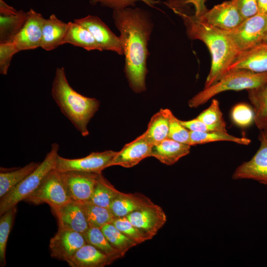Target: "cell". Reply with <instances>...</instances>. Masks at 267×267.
<instances>
[{
	"instance_id": "cell-1",
	"label": "cell",
	"mask_w": 267,
	"mask_h": 267,
	"mask_svg": "<svg viewBox=\"0 0 267 267\" xmlns=\"http://www.w3.org/2000/svg\"><path fill=\"white\" fill-rule=\"evenodd\" d=\"M113 19L120 33L119 38L125 55V72L129 86L135 92L143 91L152 23L147 13L137 8L114 10Z\"/></svg>"
},
{
	"instance_id": "cell-2",
	"label": "cell",
	"mask_w": 267,
	"mask_h": 267,
	"mask_svg": "<svg viewBox=\"0 0 267 267\" xmlns=\"http://www.w3.org/2000/svg\"><path fill=\"white\" fill-rule=\"evenodd\" d=\"M170 7L183 19L189 37L202 41L210 50L211 67L204 87L208 88L228 71L239 52L223 30L208 24L194 14L189 15L178 8Z\"/></svg>"
},
{
	"instance_id": "cell-3",
	"label": "cell",
	"mask_w": 267,
	"mask_h": 267,
	"mask_svg": "<svg viewBox=\"0 0 267 267\" xmlns=\"http://www.w3.org/2000/svg\"><path fill=\"white\" fill-rule=\"evenodd\" d=\"M52 98L62 114L83 136L89 134L88 125L97 111L99 101L85 96L73 89L68 83L63 67L56 68L51 91Z\"/></svg>"
},
{
	"instance_id": "cell-4",
	"label": "cell",
	"mask_w": 267,
	"mask_h": 267,
	"mask_svg": "<svg viewBox=\"0 0 267 267\" xmlns=\"http://www.w3.org/2000/svg\"><path fill=\"white\" fill-rule=\"evenodd\" d=\"M267 83V72L257 73L244 69L228 71L217 82L204 88L191 98L188 105L196 108L223 91L256 89Z\"/></svg>"
},
{
	"instance_id": "cell-5",
	"label": "cell",
	"mask_w": 267,
	"mask_h": 267,
	"mask_svg": "<svg viewBox=\"0 0 267 267\" xmlns=\"http://www.w3.org/2000/svg\"><path fill=\"white\" fill-rule=\"evenodd\" d=\"M59 145L53 143L50 150L37 168L20 183L0 199V215L16 206L35 192L53 170L56 169Z\"/></svg>"
},
{
	"instance_id": "cell-6",
	"label": "cell",
	"mask_w": 267,
	"mask_h": 267,
	"mask_svg": "<svg viewBox=\"0 0 267 267\" xmlns=\"http://www.w3.org/2000/svg\"><path fill=\"white\" fill-rule=\"evenodd\" d=\"M72 200L67 191L61 172L51 171L41 185L24 201L32 204H47L51 210L58 208Z\"/></svg>"
},
{
	"instance_id": "cell-7",
	"label": "cell",
	"mask_w": 267,
	"mask_h": 267,
	"mask_svg": "<svg viewBox=\"0 0 267 267\" xmlns=\"http://www.w3.org/2000/svg\"><path fill=\"white\" fill-rule=\"evenodd\" d=\"M267 30V14L258 13L234 29L223 31L239 52L262 43Z\"/></svg>"
},
{
	"instance_id": "cell-8",
	"label": "cell",
	"mask_w": 267,
	"mask_h": 267,
	"mask_svg": "<svg viewBox=\"0 0 267 267\" xmlns=\"http://www.w3.org/2000/svg\"><path fill=\"white\" fill-rule=\"evenodd\" d=\"M117 152L111 150L93 152L86 157L77 159L65 158L58 155L55 169L60 172L76 171L100 174L109 167Z\"/></svg>"
},
{
	"instance_id": "cell-9",
	"label": "cell",
	"mask_w": 267,
	"mask_h": 267,
	"mask_svg": "<svg viewBox=\"0 0 267 267\" xmlns=\"http://www.w3.org/2000/svg\"><path fill=\"white\" fill-rule=\"evenodd\" d=\"M259 138V149L249 161L236 168L232 176L233 179H252L267 185V138L262 131Z\"/></svg>"
},
{
	"instance_id": "cell-10",
	"label": "cell",
	"mask_w": 267,
	"mask_h": 267,
	"mask_svg": "<svg viewBox=\"0 0 267 267\" xmlns=\"http://www.w3.org/2000/svg\"><path fill=\"white\" fill-rule=\"evenodd\" d=\"M126 217L149 240L167 221V216L163 209L155 204L133 212Z\"/></svg>"
},
{
	"instance_id": "cell-11",
	"label": "cell",
	"mask_w": 267,
	"mask_h": 267,
	"mask_svg": "<svg viewBox=\"0 0 267 267\" xmlns=\"http://www.w3.org/2000/svg\"><path fill=\"white\" fill-rule=\"evenodd\" d=\"M44 19L33 9L27 11L25 22L13 41L19 51L41 47Z\"/></svg>"
},
{
	"instance_id": "cell-12",
	"label": "cell",
	"mask_w": 267,
	"mask_h": 267,
	"mask_svg": "<svg viewBox=\"0 0 267 267\" xmlns=\"http://www.w3.org/2000/svg\"><path fill=\"white\" fill-rule=\"evenodd\" d=\"M61 173L71 199L81 203L89 201L99 174L76 171Z\"/></svg>"
},
{
	"instance_id": "cell-13",
	"label": "cell",
	"mask_w": 267,
	"mask_h": 267,
	"mask_svg": "<svg viewBox=\"0 0 267 267\" xmlns=\"http://www.w3.org/2000/svg\"><path fill=\"white\" fill-rule=\"evenodd\" d=\"M74 21L89 31L102 50H110L120 55L124 54L119 38L98 17L89 15L74 19Z\"/></svg>"
},
{
	"instance_id": "cell-14",
	"label": "cell",
	"mask_w": 267,
	"mask_h": 267,
	"mask_svg": "<svg viewBox=\"0 0 267 267\" xmlns=\"http://www.w3.org/2000/svg\"><path fill=\"white\" fill-rule=\"evenodd\" d=\"M197 17L208 24L223 30L234 29L244 20L232 0L216 5Z\"/></svg>"
},
{
	"instance_id": "cell-15",
	"label": "cell",
	"mask_w": 267,
	"mask_h": 267,
	"mask_svg": "<svg viewBox=\"0 0 267 267\" xmlns=\"http://www.w3.org/2000/svg\"><path fill=\"white\" fill-rule=\"evenodd\" d=\"M87 242L82 233L74 230L58 228L49 242L52 257L67 262Z\"/></svg>"
},
{
	"instance_id": "cell-16",
	"label": "cell",
	"mask_w": 267,
	"mask_h": 267,
	"mask_svg": "<svg viewBox=\"0 0 267 267\" xmlns=\"http://www.w3.org/2000/svg\"><path fill=\"white\" fill-rule=\"evenodd\" d=\"M143 134L133 141L126 144L111 162L109 167L120 166L131 168L138 164L144 159L151 157L152 147Z\"/></svg>"
},
{
	"instance_id": "cell-17",
	"label": "cell",
	"mask_w": 267,
	"mask_h": 267,
	"mask_svg": "<svg viewBox=\"0 0 267 267\" xmlns=\"http://www.w3.org/2000/svg\"><path fill=\"white\" fill-rule=\"evenodd\" d=\"M51 211L57 219L58 228L70 229L83 234L89 228L81 203L71 200Z\"/></svg>"
},
{
	"instance_id": "cell-18",
	"label": "cell",
	"mask_w": 267,
	"mask_h": 267,
	"mask_svg": "<svg viewBox=\"0 0 267 267\" xmlns=\"http://www.w3.org/2000/svg\"><path fill=\"white\" fill-rule=\"evenodd\" d=\"M27 12L16 10L3 0H0V43L13 41L23 26Z\"/></svg>"
},
{
	"instance_id": "cell-19",
	"label": "cell",
	"mask_w": 267,
	"mask_h": 267,
	"mask_svg": "<svg viewBox=\"0 0 267 267\" xmlns=\"http://www.w3.org/2000/svg\"><path fill=\"white\" fill-rule=\"evenodd\" d=\"M237 69L257 73L267 72V43L262 42L239 52L228 71Z\"/></svg>"
},
{
	"instance_id": "cell-20",
	"label": "cell",
	"mask_w": 267,
	"mask_h": 267,
	"mask_svg": "<svg viewBox=\"0 0 267 267\" xmlns=\"http://www.w3.org/2000/svg\"><path fill=\"white\" fill-rule=\"evenodd\" d=\"M69 24L58 19L52 14L45 18L43 25L41 47L51 51L64 44Z\"/></svg>"
},
{
	"instance_id": "cell-21",
	"label": "cell",
	"mask_w": 267,
	"mask_h": 267,
	"mask_svg": "<svg viewBox=\"0 0 267 267\" xmlns=\"http://www.w3.org/2000/svg\"><path fill=\"white\" fill-rule=\"evenodd\" d=\"M114 261L94 246L87 243L66 262L71 267H103Z\"/></svg>"
},
{
	"instance_id": "cell-22",
	"label": "cell",
	"mask_w": 267,
	"mask_h": 267,
	"mask_svg": "<svg viewBox=\"0 0 267 267\" xmlns=\"http://www.w3.org/2000/svg\"><path fill=\"white\" fill-rule=\"evenodd\" d=\"M153 204L149 198L142 194L120 192L112 202L109 209L115 217H124Z\"/></svg>"
},
{
	"instance_id": "cell-23",
	"label": "cell",
	"mask_w": 267,
	"mask_h": 267,
	"mask_svg": "<svg viewBox=\"0 0 267 267\" xmlns=\"http://www.w3.org/2000/svg\"><path fill=\"white\" fill-rule=\"evenodd\" d=\"M190 145L167 138L153 145L151 157L167 165H172L189 154Z\"/></svg>"
},
{
	"instance_id": "cell-24",
	"label": "cell",
	"mask_w": 267,
	"mask_h": 267,
	"mask_svg": "<svg viewBox=\"0 0 267 267\" xmlns=\"http://www.w3.org/2000/svg\"><path fill=\"white\" fill-rule=\"evenodd\" d=\"M171 112L168 109H161L151 118L147 130L143 134L152 145L168 138Z\"/></svg>"
},
{
	"instance_id": "cell-25",
	"label": "cell",
	"mask_w": 267,
	"mask_h": 267,
	"mask_svg": "<svg viewBox=\"0 0 267 267\" xmlns=\"http://www.w3.org/2000/svg\"><path fill=\"white\" fill-rule=\"evenodd\" d=\"M68 30L64 44H69L82 47L88 51H102L89 31L84 26L74 21L69 22Z\"/></svg>"
},
{
	"instance_id": "cell-26",
	"label": "cell",
	"mask_w": 267,
	"mask_h": 267,
	"mask_svg": "<svg viewBox=\"0 0 267 267\" xmlns=\"http://www.w3.org/2000/svg\"><path fill=\"white\" fill-rule=\"evenodd\" d=\"M247 91L255 113L254 122L257 128L262 131L267 126V83Z\"/></svg>"
},
{
	"instance_id": "cell-27",
	"label": "cell",
	"mask_w": 267,
	"mask_h": 267,
	"mask_svg": "<svg viewBox=\"0 0 267 267\" xmlns=\"http://www.w3.org/2000/svg\"><path fill=\"white\" fill-rule=\"evenodd\" d=\"M40 163L41 162H31L17 170L5 172L1 171L0 173V199L32 173Z\"/></svg>"
},
{
	"instance_id": "cell-28",
	"label": "cell",
	"mask_w": 267,
	"mask_h": 267,
	"mask_svg": "<svg viewBox=\"0 0 267 267\" xmlns=\"http://www.w3.org/2000/svg\"><path fill=\"white\" fill-rule=\"evenodd\" d=\"M221 141H231L244 145H249L251 141L248 138L236 137L228 134L227 132H201L190 131L189 145L190 146Z\"/></svg>"
},
{
	"instance_id": "cell-29",
	"label": "cell",
	"mask_w": 267,
	"mask_h": 267,
	"mask_svg": "<svg viewBox=\"0 0 267 267\" xmlns=\"http://www.w3.org/2000/svg\"><path fill=\"white\" fill-rule=\"evenodd\" d=\"M120 192L100 173L89 201L97 206L109 208Z\"/></svg>"
},
{
	"instance_id": "cell-30",
	"label": "cell",
	"mask_w": 267,
	"mask_h": 267,
	"mask_svg": "<svg viewBox=\"0 0 267 267\" xmlns=\"http://www.w3.org/2000/svg\"><path fill=\"white\" fill-rule=\"evenodd\" d=\"M83 234L87 243L94 246L114 261L124 257L109 242L101 228L89 227Z\"/></svg>"
},
{
	"instance_id": "cell-31",
	"label": "cell",
	"mask_w": 267,
	"mask_h": 267,
	"mask_svg": "<svg viewBox=\"0 0 267 267\" xmlns=\"http://www.w3.org/2000/svg\"><path fill=\"white\" fill-rule=\"evenodd\" d=\"M82 204L89 227L101 228L111 223L115 218L109 208L97 206L90 201Z\"/></svg>"
},
{
	"instance_id": "cell-32",
	"label": "cell",
	"mask_w": 267,
	"mask_h": 267,
	"mask_svg": "<svg viewBox=\"0 0 267 267\" xmlns=\"http://www.w3.org/2000/svg\"><path fill=\"white\" fill-rule=\"evenodd\" d=\"M101 230L111 245L118 250L123 256L131 248L138 245L111 223L105 224L101 228Z\"/></svg>"
},
{
	"instance_id": "cell-33",
	"label": "cell",
	"mask_w": 267,
	"mask_h": 267,
	"mask_svg": "<svg viewBox=\"0 0 267 267\" xmlns=\"http://www.w3.org/2000/svg\"><path fill=\"white\" fill-rule=\"evenodd\" d=\"M17 207L6 211L0 218V266H6V248L7 239L14 223Z\"/></svg>"
},
{
	"instance_id": "cell-34",
	"label": "cell",
	"mask_w": 267,
	"mask_h": 267,
	"mask_svg": "<svg viewBox=\"0 0 267 267\" xmlns=\"http://www.w3.org/2000/svg\"><path fill=\"white\" fill-rule=\"evenodd\" d=\"M198 120L205 124L215 126L226 132V124L222 117L218 100H212L210 105L202 111L197 117Z\"/></svg>"
},
{
	"instance_id": "cell-35",
	"label": "cell",
	"mask_w": 267,
	"mask_h": 267,
	"mask_svg": "<svg viewBox=\"0 0 267 267\" xmlns=\"http://www.w3.org/2000/svg\"><path fill=\"white\" fill-rule=\"evenodd\" d=\"M111 223L137 244L149 240L146 235L134 225L126 217H115Z\"/></svg>"
},
{
	"instance_id": "cell-36",
	"label": "cell",
	"mask_w": 267,
	"mask_h": 267,
	"mask_svg": "<svg viewBox=\"0 0 267 267\" xmlns=\"http://www.w3.org/2000/svg\"><path fill=\"white\" fill-rule=\"evenodd\" d=\"M231 117L235 125L246 127L254 122L255 113L253 109L248 104L239 103L232 108Z\"/></svg>"
},
{
	"instance_id": "cell-37",
	"label": "cell",
	"mask_w": 267,
	"mask_h": 267,
	"mask_svg": "<svg viewBox=\"0 0 267 267\" xmlns=\"http://www.w3.org/2000/svg\"><path fill=\"white\" fill-rule=\"evenodd\" d=\"M168 138L189 145L190 131L180 123L179 120L176 118L172 112L169 116V130Z\"/></svg>"
},
{
	"instance_id": "cell-38",
	"label": "cell",
	"mask_w": 267,
	"mask_h": 267,
	"mask_svg": "<svg viewBox=\"0 0 267 267\" xmlns=\"http://www.w3.org/2000/svg\"><path fill=\"white\" fill-rule=\"evenodd\" d=\"M19 52L14 43H0V73L6 75L13 56Z\"/></svg>"
},
{
	"instance_id": "cell-39",
	"label": "cell",
	"mask_w": 267,
	"mask_h": 267,
	"mask_svg": "<svg viewBox=\"0 0 267 267\" xmlns=\"http://www.w3.org/2000/svg\"><path fill=\"white\" fill-rule=\"evenodd\" d=\"M137 1H141L150 6L153 7L158 1L154 0H89L92 5L99 3L101 5L115 9H122L129 6H134Z\"/></svg>"
},
{
	"instance_id": "cell-40",
	"label": "cell",
	"mask_w": 267,
	"mask_h": 267,
	"mask_svg": "<svg viewBox=\"0 0 267 267\" xmlns=\"http://www.w3.org/2000/svg\"><path fill=\"white\" fill-rule=\"evenodd\" d=\"M244 19L258 13L257 0H232Z\"/></svg>"
},
{
	"instance_id": "cell-41",
	"label": "cell",
	"mask_w": 267,
	"mask_h": 267,
	"mask_svg": "<svg viewBox=\"0 0 267 267\" xmlns=\"http://www.w3.org/2000/svg\"><path fill=\"white\" fill-rule=\"evenodd\" d=\"M180 123L190 131L209 132L213 131H223L220 128L208 125L197 118L188 121L179 120Z\"/></svg>"
},
{
	"instance_id": "cell-42",
	"label": "cell",
	"mask_w": 267,
	"mask_h": 267,
	"mask_svg": "<svg viewBox=\"0 0 267 267\" xmlns=\"http://www.w3.org/2000/svg\"><path fill=\"white\" fill-rule=\"evenodd\" d=\"M205 1L206 0H184L182 3L183 4H192L195 9L194 15L200 17L208 10L205 5Z\"/></svg>"
},
{
	"instance_id": "cell-43",
	"label": "cell",
	"mask_w": 267,
	"mask_h": 267,
	"mask_svg": "<svg viewBox=\"0 0 267 267\" xmlns=\"http://www.w3.org/2000/svg\"><path fill=\"white\" fill-rule=\"evenodd\" d=\"M258 13L267 14V0H257Z\"/></svg>"
},
{
	"instance_id": "cell-44",
	"label": "cell",
	"mask_w": 267,
	"mask_h": 267,
	"mask_svg": "<svg viewBox=\"0 0 267 267\" xmlns=\"http://www.w3.org/2000/svg\"><path fill=\"white\" fill-rule=\"evenodd\" d=\"M261 131L263 133V134L267 138V126Z\"/></svg>"
},
{
	"instance_id": "cell-45",
	"label": "cell",
	"mask_w": 267,
	"mask_h": 267,
	"mask_svg": "<svg viewBox=\"0 0 267 267\" xmlns=\"http://www.w3.org/2000/svg\"><path fill=\"white\" fill-rule=\"evenodd\" d=\"M263 42L267 43V30L266 33V35H265V38Z\"/></svg>"
}]
</instances>
